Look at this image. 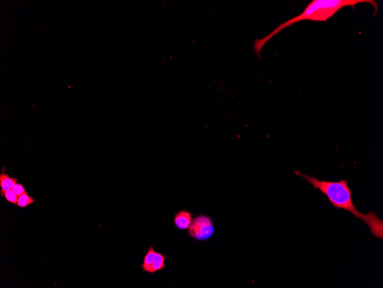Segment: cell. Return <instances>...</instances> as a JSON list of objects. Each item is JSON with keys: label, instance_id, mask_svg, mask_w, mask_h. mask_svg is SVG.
<instances>
[{"label": "cell", "instance_id": "6da1fadb", "mask_svg": "<svg viewBox=\"0 0 383 288\" xmlns=\"http://www.w3.org/2000/svg\"><path fill=\"white\" fill-rule=\"evenodd\" d=\"M362 3L372 4L377 11L376 3L370 0H314L300 15L280 24L269 34L261 39H255L253 46L254 52L261 58L262 50L267 42L284 29L294 24L306 20L326 22L342 8L347 7L354 8Z\"/></svg>", "mask_w": 383, "mask_h": 288}, {"label": "cell", "instance_id": "7a4b0ae2", "mask_svg": "<svg viewBox=\"0 0 383 288\" xmlns=\"http://www.w3.org/2000/svg\"><path fill=\"white\" fill-rule=\"evenodd\" d=\"M294 173L308 182L314 189L320 190L322 194H324L328 198L330 204L335 209L346 210L354 215L356 218L360 219L364 222L367 219L368 214L360 213L353 204L352 190L348 187L347 180L343 179L338 182L320 181L316 177L305 175L299 171H295Z\"/></svg>", "mask_w": 383, "mask_h": 288}, {"label": "cell", "instance_id": "52a82bcc", "mask_svg": "<svg viewBox=\"0 0 383 288\" xmlns=\"http://www.w3.org/2000/svg\"><path fill=\"white\" fill-rule=\"evenodd\" d=\"M18 179L15 178L10 177L8 174L2 172L0 175V186H1L2 196H4L7 190L12 189L14 185L17 183Z\"/></svg>", "mask_w": 383, "mask_h": 288}, {"label": "cell", "instance_id": "5b68a950", "mask_svg": "<svg viewBox=\"0 0 383 288\" xmlns=\"http://www.w3.org/2000/svg\"><path fill=\"white\" fill-rule=\"evenodd\" d=\"M193 215L186 210L178 211L173 219L174 225L179 230H188L193 223Z\"/></svg>", "mask_w": 383, "mask_h": 288}, {"label": "cell", "instance_id": "8992f818", "mask_svg": "<svg viewBox=\"0 0 383 288\" xmlns=\"http://www.w3.org/2000/svg\"><path fill=\"white\" fill-rule=\"evenodd\" d=\"M382 223V220L378 218L376 214L372 211L368 213V218L365 222L373 236L381 240H382L383 238Z\"/></svg>", "mask_w": 383, "mask_h": 288}, {"label": "cell", "instance_id": "277c9868", "mask_svg": "<svg viewBox=\"0 0 383 288\" xmlns=\"http://www.w3.org/2000/svg\"><path fill=\"white\" fill-rule=\"evenodd\" d=\"M167 258V256H165L163 254L156 252L154 248L151 245L143 258L141 268L144 272L155 274L166 268L165 263Z\"/></svg>", "mask_w": 383, "mask_h": 288}, {"label": "cell", "instance_id": "9c48e42d", "mask_svg": "<svg viewBox=\"0 0 383 288\" xmlns=\"http://www.w3.org/2000/svg\"><path fill=\"white\" fill-rule=\"evenodd\" d=\"M4 197H6V200L12 204L18 205V201L19 196L16 195L14 191L12 189L7 190V191L4 193Z\"/></svg>", "mask_w": 383, "mask_h": 288}, {"label": "cell", "instance_id": "ba28073f", "mask_svg": "<svg viewBox=\"0 0 383 288\" xmlns=\"http://www.w3.org/2000/svg\"><path fill=\"white\" fill-rule=\"evenodd\" d=\"M34 202H35L34 198L29 196L27 193H25L19 197L17 206L25 208L33 204Z\"/></svg>", "mask_w": 383, "mask_h": 288}, {"label": "cell", "instance_id": "3957f363", "mask_svg": "<svg viewBox=\"0 0 383 288\" xmlns=\"http://www.w3.org/2000/svg\"><path fill=\"white\" fill-rule=\"evenodd\" d=\"M215 231V224L212 218L204 214L195 217L188 230L190 238L198 242L210 240L214 236Z\"/></svg>", "mask_w": 383, "mask_h": 288}, {"label": "cell", "instance_id": "30bf717a", "mask_svg": "<svg viewBox=\"0 0 383 288\" xmlns=\"http://www.w3.org/2000/svg\"><path fill=\"white\" fill-rule=\"evenodd\" d=\"M12 190L15 192L16 195H18L19 197L22 195V194L27 193V192L25 191L23 185L18 183H16L14 187L12 188Z\"/></svg>", "mask_w": 383, "mask_h": 288}]
</instances>
